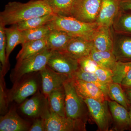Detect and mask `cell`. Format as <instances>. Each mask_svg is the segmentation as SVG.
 I'll return each instance as SVG.
<instances>
[{
  "mask_svg": "<svg viewBox=\"0 0 131 131\" xmlns=\"http://www.w3.org/2000/svg\"><path fill=\"white\" fill-rule=\"evenodd\" d=\"M65 91L66 117L80 121L86 124L89 115L85 102L78 93L73 80L70 78L64 84Z\"/></svg>",
  "mask_w": 131,
  "mask_h": 131,
  "instance_id": "obj_3",
  "label": "cell"
},
{
  "mask_svg": "<svg viewBox=\"0 0 131 131\" xmlns=\"http://www.w3.org/2000/svg\"><path fill=\"white\" fill-rule=\"evenodd\" d=\"M129 118H130V122L131 126V105L130 107L129 108Z\"/></svg>",
  "mask_w": 131,
  "mask_h": 131,
  "instance_id": "obj_38",
  "label": "cell"
},
{
  "mask_svg": "<svg viewBox=\"0 0 131 131\" xmlns=\"http://www.w3.org/2000/svg\"><path fill=\"white\" fill-rule=\"evenodd\" d=\"M40 73L42 93L47 98L51 91L63 86L65 82L71 78L67 75L56 72L47 65Z\"/></svg>",
  "mask_w": 131,
  "mask_h": 131,
  "instance_id": "obj_11",
  "label": "cell"
},
{
  "mask_svg": "<svg viewBox=\"0 0 131 131\" xmlns=\"http://www.w3.org/2000/svg\"><path fill=\"white\" fill-rule=\"evenodd\" d=\"M45 120L46 131H86V124L80 121L60 116L50 108Z\"/></svg>",
  "mask_w": 131,
  "mask_h": 131,
  "instance_id": "obj_9",
  "label": "cell"
},
{
  "mask_svg": "<svg viewBox=\"0 0 131 131\" xmlns=\"http://www.w3.org/2000/svg\"><path fill=\"white\" fill-rule=\"evenodd\" d=\"M121 0H101L96 23L100 26L110 27L120 11Z\"/></svg>",
  "mask_w": 131,
  "mask_h": 131,
  "instance_id": "obj_13",
  "label": "cell"
},
{
  "mask_svg": "<svg viewBox=\"0 0 131 131\" xmlns=\"http://www.w3.org/2000/svg\"><path fill=\"white\" fill-rule=\"evenodd\" d=\"M107 101L113 121L111 130L122 131L131 128L128 110L114 101L109 100Z\"/></svg>",
  "mask_w": 131,
  "mask_h": 131,
  "instance_id": "obj_12",
  "label": "cell"
},
{
  "mask_svg": "<svg viewBox=\"0 0 131 131\" xmlns=\"http://www.w3.org/2000/svg\"><path fill=\"white\" fill-rule=\"evenodd\" d=\"M30 126L28 122L19 116L16 109L13 108L1 117V131H28Z\"/></svg>",
  "mask_w": 131,
  "mask_h": 131,
  "instance_id": "obj_15",
  "label": "cell"
},
{
  "mask_svg": "<svg viewBox=\"0 0 131 131\" xmlns=\"http://www.w3.org/2000/svg\"><path fill=\"white\" fill-rule=\"evenodd\" d=\"M21 45V49L16 57L17 61L32 56L47 48V39L27 41Z\"/></svg>",
  "mask_w": 131,
  "mask_h": 131,
  "instance_id": "obj_20",
  "label": "cell"
},
{
  "mask_svg": "<svg viewBox=\"0 0 131 131\" xmlns=\"http://www.w3.org/2000/svg\"><path fill=\"white\" fill-rule=\"evenodd\" d=\"M39 72L25 75L14 83L12 89L7 92L8 102H15L21 104L29 96L39 91L41 84V78L38 75Z\"/></svg>",
  "mask_w": 131,
  "mask_h": 131,
  "instance_id": "obj_4",
  "label": "cell"
},
{
  "mask_svg": "<svg viewBox=\"0 0 131 131\" xmlns=\"http://www.w3.org/2000/svg\"><path fill=\"white\" fill-rule=\"evenodd\" d=\"M48 99L51 110L60 116L66 117L65 91L64 86L51 91L48 95Z\"/></svg>",
  "mask_w": 131,
  "mask_h": 131,
  "instance_id": "obj_21",
  "label": "cell"
},
{
  "mask_svg": "<svg viewBox=\"0 0 131 131\" xmlns=\"http://www.w3.org/2000/svg\"><path fill=\"white\" fill-rule=\"evenodd\" d=\"M52 51L48 48L27 58L17 61L10 75L11 81L14 83L25 75L39 72L47 65Z\"/></svg>",
  "mask_w": 131,
  "mask_h": 131,
  "instance_id": "obj_5",
  "label": "cell"
},
{
  "mask_svg": "<svg viewBox=\"0 0 131 131\" xmlns=\"http://www.w3.org/2000/svg\"><path fill=\"white\" fill-rule=\"evenodd\" d=\"M76 0H45L53 13L57 15L70 16Z\"/></svg>",
  "mask_w": 131,
  "mask_h": 131,
  "instance_id": "obj_26",
  "label": "cell"
},
{
  "mask_svg": "<svg viewBox=\"0 0 131 131\" xmlns=\"http://www.w3.org/2000/svg\"><path fill=\"white\" fill-rule=\"evenodd\" d=\"M113 52L117 61H131V37H123L114 40Z\"/></svg>",
  "mask_w": 131,
  "mask_h": 131,
  "instance_id": "obj_18",
  "label": "cell"
},
{
  "mask_svg": "<svg viewBox=\"0 0 131 131\" xmlns=\"http://www.w3.org/2000/svg\"><path fill=\"white\" fill-rule=\"evenodd\" d=\"M5 31L6 40V54L7 60L8 62L11 52L16 46L23 44L24 40L22 32L19 30L16 24L13 25L9 28L5 27Z\"/></svg>",
  "mask_w": 131,
  "mask_h": 131,
  "instance_id": "obj_23",
  "label": "cell"
},
{
  "mask_svg": "<svg viewBox=\"0 0 131 131\" xmlns=\"http://www.w3.org/2000/svg\"><path fill=\"white\" fill-rule=\"evenodd\" d=\"M93 42L80 37H73L70 40L62 52L78 60L89 56L93 47Z\"/></svg>",
  "mask_w": 131,
  "mask_h": 131,
  "instance_id": "obj_14",
  "label": "cell"
},
{
  "mask_svg": "<svg viewBox=\"0 0 131 131\" xmlns=\"http://www.w3.org/2000/svg\"><path fill=\"white\" fill-rule=\"evenodd\" d=\"M5 26L0 24V61L2 64V70L1 73L3 76L9 69L8 62L7 60L6 54V40L5 35Z\"/></svg>",
  "mask_w": 131,
  "mask_h": 131,
  "instance_id": "obj_30",
  "label": "cell"
},
{
  "mask_svg": "<svg viewBox=\"0 0 131 131\" xmlns=\"http://www.w3.org/2000/svg\"><path fill=\"white\" fill-rule=\"evenodd\" d=\"M71 78L89 82L95 84L108 97V86L101 81L94 73L85 72L81 70L79 68V69L72 75Z\"/></svg>",
  "mask_w": 131,
  "mask_h": 131,
  "instance_id": "obj_27",
  "label": "cell"
},
{
  "mask_svg": "<svg viewBox=\"0 0 131 131\" xmlns=\"http://www.w3.org/2000/svg\"><path fill=\"white\" fill-rule=\"evenodd\" d=\"M52 14L54 13L44 1L30 0L26 3L9 2L0 13V24L5 26L13 25L32 18Z\"/></svg>",
  "mask_w": 131,
  "mask_h": 131,
  "instance_id": "obj_1",
  "label": "cell"
},
{
  "mask_svg": "<svg viewBox=\"0 0 131 131\" xmlns=\"http://www.w3.org/2000/svg\"><path fill=\"white\" fill-rule=\"evenodd\" d=\"M20 109L26 116L34 119L37 118L46 119L50 112L48 98L39 91L31 98L21 103Z\"/></svg>",
  "mask_w": 131,
  "mask_h": 131,
  "instance_id": "obj_7",
  "label": "cell"
},
{
  "mask_svg": "<svg viewBox=\"0 0 131 131\" xmlns=\"http://www.w3.org/2000/svg\"><path fill=\"white\" fill-rule=\"evenodd\" d=\"M78 61L80 69L85 72L94 73L100 66L90 55L78 59Z\"/></svg>",
  "mask_w": 131,
  "mask_h": 131,
  "instance_id": "obj_32",
  "label": "cell"
},
{
  "mask_svg": "<svg viewBox=\"0 0 131 131\" xmlns=\"http://www.w3.org/2000/svg\"><path fill=\"white\" fill-rule=\"evenodd\" d=\"M90 56L101 67L113 72L117 65L116 58L112 52L101 51L93 47Z\"/></svg>",
  "mask_w": 131,
  "mask_h": 131,
  "instance_id": "obj_22",
  "label": "cell"
},
{
  "mask_svg": "<svg viewBox=\"0 0 131 131\" xmlns=\"http://www.w3.org/2000/svg\"><path fill=\"white\" fill-rule=\"evenodd\" d=\"M108 96L109 100L116 102L129 111L131 104L121 84L115 82L110 84L108 86Z\"/></svg>",
  "mask_w": 131,
  "mask_h": 131,
  "instance_id": "obj_25",
  "label": "cell"
},
{
  "mask_svg": "<svg viewBox=\"0 0 131 131\" xmlns=\"http://www.w3.org/2000/svg\"><path fill=\"white\" fill-rule=\"evenodd\" d=\"M56 15L55 14H52L38 16L21 21L16 25L19 30L21 31L39 28L46 25L54 19Z\"/></svg>",
  "mask_w": 131,
  "mask_h": 131,
  "instance_id": "obj_24",
  "label": "cell"
},
{
  "mask_svg": "<svg viewBox=\"0 0 131 131\" xmlns=\"http://www.w3.org/2000/svg\"><path fill=\"white\" fill-rule=\"evenodd\" d=\"M48 26L51 30L63 31L74 37H80L92 41L100 25L96 22L85 23L71 16L57 15Z\"/></svg>",
  "mask_w": 131,
  "mask_h": 131,
  "instance_id": "obj_2",
  "label": "cell"
},
{
  "mask_svg": "<svg viewBox=\"0 0 131 131\" xmlns=\"http://www.w3.org/2000/svg\"><path fill=\"white\" fill-rule=\"evenodd\" d=\"M101 0H76L70 16L85 23L96 22Z\"/></svg>",
  "mask_w": 131,
  "mask_h": 131,
  "instance_id": "obj_8",
  "label": "cell"
},
{
  "mask_svg": "<svg viewBox=\"0 0 131 131\" xmlns=\"http://www.w3.org/2000/svg\"><path fill=\"white\" fill-rule=\"evenodd\" d=\"M126 64H127L128 66L130 68H131V61H129V62H125Z\"/></svg>",
  "mask_w": 131,
  "mask_h": 131,
  "instance_id": "obj_39",
  "label": "cell"
},
{
  "mask_svg": "<svg viewBox=\"0 0 131 131\" xmlns=\"http://www.w3.org/2000/svg\"><path fill=\"white\" fill-rule=\"evenodd\" d=\"M28 131H46L45 119L42 118H35Z\"/></svg>",
  "mask_w": 131,
  "mask_h": 131,
  "instance_id": "obj_34",
  "label": "cell"
},
{
  "mask_svg": "<svg viewBox=\"0 0 131 131\" xmlns=\"http://www.w3.org/2000/svg\"><path fill=\"white\" fill-rule=\"evenodd\" d=\"M4 76L1 73L0 78V112L2 115H4L8 112L7 91L6 90Z\"/></svg>",
  "mask_w": 131,
  "mask_h": 131,
  "instance_id": "obj_31",
  "label": "cell"
},
{
  "mask_svg": "<svg viewBox=\"0 0 131 131\" xmlns=\"http://www.w3.org/2000/svg\"><path fill=\"white\" fill-rule=\"evenodd\" d=\"M72 79L78 93L83 99L91 98L101 102L109 100L95 84L81 80Z\"/></svg>",
  "mask_w": 131,
  "mask_h": 131,
  "instance_id": "obj_16",
  "label": "cell"
},
{
  "mask_svg": "<svg viewBox=\"0 0 131 131\" xmlns=\"http://www.w3.org/2000/svg\"><path fill=\"white\" fill-rule=\"evenodd\" d=\"M47 66L57 73L71 76L80 68L77 60L62 52L52 51Z\"/></svg>",
  "mask_w": 131,
  "mask_h": 131,
  "instance_id": "obj_10",
  "label": "cell"
},
{
  "mask_svg": "<svg viewBox=\"0 0 131 131\" xmlns=\"http://www.w3.org/2000/svg\"><path fill=\"white\" fill-rule=\"evenodd\" d=\"M94 73L101 81L108 86L110 84L113 82V73L112 71L100 66Z\"/></svg>",
  "mask_w": 131,
  "mask_h": 131,
  "instance_id": "obj_33",
  "label": "cell"
},
{
  "mask_svg": "<svg viewBox=\"0 0 131 131\" xmlns=\"http://www.w3.org/2000/svg\"><path fill=\"white\" fill-rule=\"evenodd\" d=\"M110 28L103 26L98 27L92 40L94 47L96 50L113 52L114 40Z\"/></svg>",
  "mask_w": 131,
  "mask_h": 131,
  "instance_id": "obj_17",
  "label": "cell"
},
{
  "mask_svg": "<svg viewBox=\"0 0 131 131\" xmlns=\"http://www.w3.org/2000/svg\"><path fill=\"white\" fill-rule=\"evenodd\" d=\"M31 1H44L45 0H31Z\"/></svg>",
  "mask_w": 131,
  "mask_h": 131,
  "instance_id": "obj_40",
  "label": "cell"
},
{
  "mask_svg": "<svg viewBox=\"0 0 131 131\" xmlns=\"http://www.w3.org/2000/svg\"><path fill=\"white\" fill-rule=\"evenodd\" d=\"M83 100L88 107L89 115L97 125L98 130H110L113 121L108 100L101 102L89 98Z\"/></svg>",
  "mask_w": 131,
  "mask_h": 131,
  "instance_id": "obj_6",
  "label": "cell"
},
{
  "mask_svg": "<svg viewBox=\"0 0 131 131\" xmlns=\"http://www.w3.org/2000/svg\"><path fill=\"white\" fill-rule=\"evenodd\" d=\"M51 30L46 25L34 29L22 31L24 43L27 41L40 40L46 38Z\"/></svg>",
  "mask_w": 131,
  "mask_h": 131,
  "instance_id": "obj_29",
  "label": "cell"
},
{
  "mask_svg": "<svg viewBox=\"0 0 131 131\" xmlns=\"http://www.w3.org/2000/svg\"><path fill=\"white\" fill-rule=\"evenodd\" d=\"M120 84L123 89L131 88V68L127 72Z\"/></svg>",
  "mask_w": 131,
  "mask_h": 131,
  "instance_id": "obj_35",
  "label": "cell"
},
{
  "mask_svg": "<svg viewBox=\"0 0 131 131\" xmlns=\"http://www.w3.org/2000/svg\"><path fill=\"white\" fill-rule=\"evenodd\" d=\"M129 102L131 105V88L123 89Z\"/></svg>",
  "mask_w": 131,
  "mask_h": 131,
  "instance_id": "obj_37",
  "label": "cell"
},
{
  "mask_svg": "<svg viewBox=\"0 0 131 131\" xmlns=\"http://www.w3.org/2000/svg\"><path fill=\"white\" fill-rule=\"evenodd\" d=\"M73 37L63 31L51 30L46 38L47 48L51 51H62Z\"/></svg>",
  "mask_w": 131,
  "mask_h": 131,
  "instance_id": "obj_19",
  "label": "cell"
},
{
  "mask_svg": "<svg viewBox=\"0 0 131 131\" xmlns=\"http://www.w3.org/2000/svg\"><path fill=\"white\" fill-rule=\"evenodd\" d=\"M115 32L131 35V14H124L120 10L113 25Z\"/></svg>",
  "mask_w": 131,
  "mask_h": 131,
  "instance_id": "obj_28",
  "label": "cell"
},
{
  "mask_svg": "<svg viewBox=\"0 0 131 131\" xmlns=\"http://www.w3.org/2000/svg\"><path fill=\"white\" fill-rule=\"evenodd\" d=\"M131 10V0H121L120 3V10Z\"/></svg>",
  "mask_w": 131,
  "mask_h": 131,
  "instance_id": "obj_36",
  "label": "cell"
}]
</instances>
